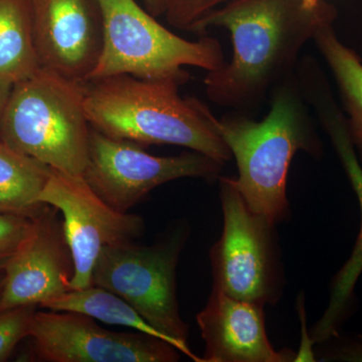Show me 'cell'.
<instances>
[{"instance_id":"277c9868","label":"cell","mask_w":362,"mask_h":362,"mask_svg":"<svg viewBox=\"0 0 362 362\" xmlns=\"http://www.w3.org/2000/svg\"><path fill=\"white\" fill-rule=\"evenodd\" d=\"M90 130L85 84L40 68L13 84L0 121V140L56 170L82 175Z\"/></svg>"},{"instance_id":"ba28073f","label":"cell","mask_w":362,"mask_h":362,"mask_svg":"<svg viewBox=\"0 0 362 362\" xmlns=\"http://www.w3.org/2000/svg\"><path fill=\"white\" fill-rule=\"evenodd\" d=\"M225 164L199 152L156 156L142 146L90 127L89 156L83 177L106 204L128 213L156 187L185 177L218 180Z\"/></svg>"},{"instance_id":"d6986e66","label":"cell","mask_w":362,"mask_h":362,"mask_svg":"<svg viewBox=\"0 0 362 362\" xmlns=\"http://www.w3.org/2000/svg\"><path fill=\"white\" fill-rule=\"evenodd\" d=\"M37 306H21L0 312V362L6 361L21 340L28 337Z\"/></svg>"},{"instance_id":"4fadbf2b","label":"cell","mask_w":362,"mask_h":362,"mask_svg":"<svg viewBox=\"0 0 362 362\" xmlns=\"http://www.w3.org/2000/svg\"><path fill=\"white\" fill-rule=\"evenodd\" d=\"M59 211L45 206L4 268L0 312L40 306L70 291L75 265Z\"/></svg>"},{"instance_id":"ffe728a7","label":"cell","mask_w":362,"mask_h":362,"mask_svg":"<svg viewBox=\"0 0 362 362\" xmlns=\"http://www.w3.org/2000/svg\"><path fill=\"white\" fill-rule=\"evenodd\" d=\"M230 0H170L166 13V21L180 30L192 32L197 23Z\"/></svg>"},{"instance_id":"7402d4cb","label":"cell","mask_w":362,"mask_h":362,"mask_svg":"<svg viewBox=\"0 0 362 362\" xmlns=\"http://www.w3.org/2000/svg\"><path fill=\"white\" fill-rule=\"evenodd\" d=\"M323 361H362V343L343 342L325 354Z\"/></svg>"},{"instance_id":"9c48e42d","label":"cell","mask_w":362,"mask_h":362,"mask_svg":"<svg viewBox=\"0 0 362 362\" xmlns=\"http://www.w3.org/2000/svg\"><path fill=\"white\" fill-rule=\"evenodd\" d=\"M39 202L63 214L64 230L75 265L71 290L92 286L93 269L104 247L134 242L145 232L141 216L114 209L82 175L52 168Z\"/></svg>"},{"instance_id":"30bf717a","label":"cell","mask_w":362,"mask_h":362,"mask_svg":"<svg viewBox=\"0 0 362 362\" xmlns=\"http://www.w3.org/2000/svg\"><path fill=\"white\" fill-rule=\"evenodd\" d=\"M33 349L47 362H175L180 350L139 332L105 329L94 318L71 311H37L30 325Z\"/></svg>"},{"instance_id":"44dd1931","label":"cell","mask_w":362,"mask_h":362,"mask_svg":"<svg viewBox=\"0 0 362 362\" xmlns=\"http://www.w3.org/2000/svg\"><path fill=\"white\" fill-rule=\"evenodd\" d=\"M32 225L33 218L0 213V272L20 249Z\"/></svg>"},{"instance_id":"8fae6325","label":"cell","mask_w":362,"mask_h":362,"mask_svg":"<svg viewBox=\"0 0 362 362\" xmlns=\"http://www.w3.org/2000/svg\"><path fill=\"white\" fill-rule=\"evenodd\" d=\"M302 93L329 137L352 189L356 192L361 211V230L354 250L331 280L327 307L312 330L310 337L315 344L337 337L343 324L356 310V287L362 274V164L350 137L346 118L338 106L327 77L323 74H316L307 78L302 84Z\"/></svg>"},{"instance_id":"3957f363","label":"cell","mask_w":362,"mask_h":362,"mask_svg":"<svg viewBox=\"0 0 362 362\" xmlns=\"http://www.w3.org/2000/svg\"><path fill=\"white\" fill-rule=\"evenodd\" d=\"M218 130L237 162L233 183L250 209L275 225L287 220L293 157L299 151L315 158L324 153L296 73L272 90L270 109L262 120L232 111L218 119Z\"/></svg>"},{"instance_id":"6da1fadb","label":"cell","mask_w":362,"mask_h":362,"mask_svg":"<svg viewBox=\"0 0 362 362\" xmlns=\"http://www.w3.org/2000/svg\"><path fill=\"white\" fill-rule=\"evenodd\" d=\"M337 18L335 7L324 0L315 9L306 8L303 0H230L218 7L192 30L204 35L223 28L232 40V58L204 78L207 97L232 111L256 110L294 75L317 30Z\"/></svg>"},{"instance_id":"9a60e30c","label":"cell","mask_w":362,"mask_h":362,"mask_svg":"<svg viewBox=\"0 0 362 362\" xmlns=\"http://www.w3.org/2000/svg\"><path fill=\"white\" fill-rule=\"evenodd\" d=\"M333 23L321 25L312 42L334 78L350 137L362 164V61L338 37Z\"/></svg>"},{"instance_id":"e0dca14e","label":"cell","mask_w":362,"mask_h":362,"mask_svg":"<svg viewBox=\"0 0 362 362\" xmlns=\"http://www.w3.org/2000/svg\"><path fill=\"white\" fill-rule=\"evenodd\" d=\"M40 69L30 0H0V81L16 84Z\"/></svg>"},{"instance_id":"2e32d148","label":"cell","mask_w":362,"mask_h":362,"mask_svg":"<svg viewBox=\"0 0 362 362\" xmlns=\"http://www.w3.org/2000/svg\"><path fill=\"white\" fill-rule=\"evenodd\" d=\"M52 169L0 140V213L35 218L47 206L39 197Z\"/></svg>"},{"instance_id":"7c38bea8","label":"cell","mask_w":362,"mask_h":362,"mask_svg":"<svg viewBox=\"0 0 362 362\" xmlns=\"http://www.w3.org/2000/svg\"><path fill=\"white\" fill-rule=\"evenodd\" d=\"M40 68L86 84L101 58L104 20L99 0H30Z\"/></svg>"},{"instance_id":"603a6c76","label":"cell","mask_w":362,"mask_h":362,"mask_svg":"<svg viewBox=\"0 0 362 362\" xmlns=\"http://www.w3.org/2000/svg\"><path fill=\"white\" fill-rule=\"evenodd\" d=\"M143 2H144L145 9L152 16L158 18L165 14L170 0H143Z\"/></svg>"},{"instance_id":"d4e9b609","label":"cell","mask_w":362,"mask_h":362,"mask_svg":"<svg viewBox=\"0 0 362 362\" xmlns=\"http://www.w3.org/2000/svg\"><path fill=\"white\" fill-rule=\"evenodd\" d=\"M322 0H303V6L308 9H315L320 6Z\"/></svg>"},{"instance_id":"cb8c5ba5","label":"cell","mask_w":362,"mask_h":362,"mask_svg":"<svg viewBox=\"0 0 362 362\" xmlns=\"http://www.w3.org/2000/svg\"><path fill=\"white\" fill-rule=\"evenodd\" d=\"M13 86V84H11V83L0 81V121H1L2 114H4V109H6L7 100H8L9 95H11Z\"/></svg>"},{"instance_id":"484cf974","label":"cell","mask_w":362,"mask_h":362,"mask_svg":"<svg viewBox=\"0 0 362 362\" xmlns=\"http://www.w3.org/2000/svg\"><path fill=\"white\" fill-rule=\"evenodd\" d=\"M4 272H0V295H1L2 289H4Z\"/></svg>"},{"instance_id":"8992f818","label":"cell","mask_w":362,"mask_h":362,"mask_svg":"<svg viewBox=\"0 0 362 362\" xmlns=\"http://www.w3.org/2000/svg\"><path fill=\"white\" fill-rule=\"evenodd\" d=\"M188 235L187 223L176 221L149 246L128 242L104 247L93 269L92 285L122 298L173 339L181 354L204 362L188 347V326L178 306L176 270Z\"/></svg>"},{"instance_id":"52a82bcc","label":"cell","mask_w":362,"mask_h":362,"mask_svg":"<svg viewBox=\"0 0 362 362\" xmlns=\"http://www.w3.org/2000/svg\"><path fill=\"white\" fill-rule=\"evenodd\" d=\"M218 183L223 228L209 252L213 286L235 299L275 305L284 288L276 225L250 209L233 178Z\"/></svg>"},{"instance_id":"5b68a950","label":"cell","mask_w":362,"mask_h":362,"mask_svg":"<svg viewBox=\"0 0 362 362\" xmlns=\"http://www.w3.org/2000/svg\"><path fill=\"white\" fill-rule=\"evenodd\" d=\"M99 2L104 20L103 51L90 81L130 75L187 83L189 74L185 66L211 71L225 64L223 47L216 37L204 35L194 42L183 39L135 0Z\"/></svg>"},{"instance_id":"ac0fdd59","label":"cell","mask_w":362,"mask_h":362,"mask_svg":"<svg viewBox=\"0 0 362 362\" xmlns=\"http://www.w3.org/2000/svg\"><path fill=\"white\" fill-rule=\"evenodd\" d=\"M42 308L54 311L78 312L104 323L126 326L150 337L164 340L177 349V345L173 339L162 334L147 322L125 300L98 286L92 285L81 290H70L47 302Z\"/></svg>"},{"instance_id":"7a4b0ae2","label":"cell","mask_w":362,"mask_h":362,"mask_svg":"<svg viewBox=\"0 0 362 362\" xmlns=\"http://www.w3.org/2000/svg\"><path fill=\"white\" fill-rule=\"evenodd\" d=\"M178 78L111 76L85 84V108L93 129L140 146L185 147L225 164L233 158L218 118L201 100L182 97Z\"/></svg>"},{"instance_id":"5bb4252c","label":"cell","mask_w":362,"mask_h":362,"mask_svg":"<svg viewBox=\"0 0 362 362\" xmlns=\"http://www.w3.org/2000/svg\"><path fill=\"white\" fill-rule=\"evenodd\" d=\"M263 305L242 301L214 287L206 307L197 316L206 343L204 362H289L293 350L272 346Z\"/></svg>"}]
</instances>
